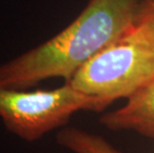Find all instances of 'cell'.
<instances>
[{
    "label": "cell",
    "instance_id": "obj_1",
    "mask_svg": "<svg viewBox=\"0 0 154 153\" xmlns=\"http://www.w3.org/2000/svg\"><path fill=\"white\" fill-rule=\"evenodd\" d=\"M140 0H90L72 23L40 46L0 64V87L25 90L52 78L69 82L136 21Z\"/></svg>",
    "mask_w": 154,
    "mask_h": 153
},
{
    "label": "cell",
    "instance_id": "obj_2",
    "mask_svg": "<svg viewBox=\"0 0 154 153\" xmlns=\"http://www.w3.org/2000/svg\"><path fill=\"white\" fill-rule=\"evenodd\" d=\"M154 79V39L138 21L87 62L67 82L109 106Z\"/></svg>",
    "mask_w": 154,
    "mask_h": 153
},
{
    "label": "cell",
    "instance_id": "obj_3",
    "mask_svg": "<svg viewBox=\"0 0 154 153\" xmlns=\"http://www.w3.org/2000/svg\"><path fill=\"white\" fill-rule=\"evenodd\" d=\"M106 107L101 100L79 92L67 83L53 90L0 87V119L9 132L28 142L63 127L78 112H100Z\"/></svg>",
    "mask_w": 154,
    "mask_h": 153
},
{
    "label": "cell",
    "instance_id": "obj_4",
    "mask_svg": "<svg viewBox=\"0 0 154 153\" xmlns=\"http://www.w3.org/2000/svg\"><path fill=\"white\" fill-rule=\"evenodd\" d=\"M100 122L113 131L128 130L154 138V79L126 99V103L100 116Z\"/></svg>",
    "mask_w": 154,
    "mask_h": 153
},
{
    "label": "cell",
    "instance_id": "obj_5",
    "mask_svg": "<svg viewBox=\"0 0 154 153\" xmlns=\"http://www.w3.org/2000/svg\"><path fill=\"white\" fill-rule=\"evenodd\" d=\"M57 143L74 153H121L100 135L78 127H65L56 136Z\"/></svg>",
    "mask_w": 154,
    "mask_h": 153
},
{
    "label": "cell",
    "instance_id": "obj_6",
    "mask_svg": "<svg viewBox=\"0 0 154 153\" xmlns=\"http://www.w3.org/2000/svg\"><path fill=\"white\" fill-rule=\"evenodd\" d=\"M136 20L148 29L154 39V0H145L141 3Z\"/></svg>",
    "mask_w": 154,
    "mask_h": 153
}]
</instances>
